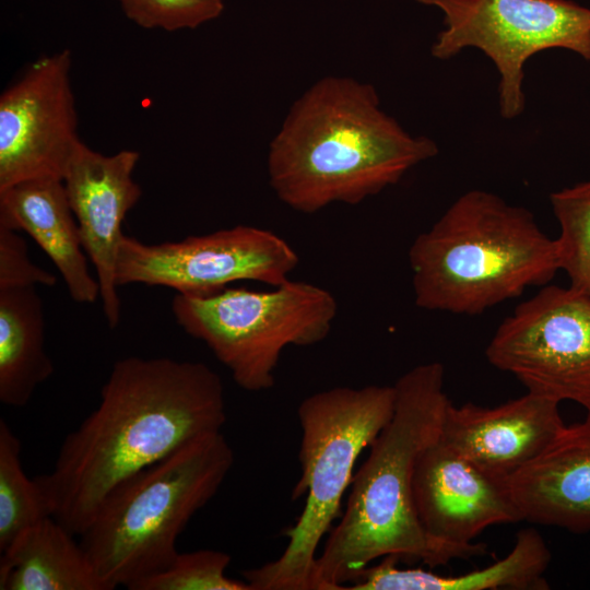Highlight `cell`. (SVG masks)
Here are the masks:
<instances>
[{
  "label": "cell",
  "instance_id": "cell-1",
  "mask_svg": "<svg viewBox=\"0 0 590 590\" xmlns=\"http://www.w3.org/2000/svg\"><path fill=\"white\" fill-rule=\"evenodd\" d=\"M220 376L201 362L117 361L97 408L70 434L49 473L37 476L55 517L80 536L121 482L186 444L222 432Z\"/></svg>",
  "mask_w": 590,
  "mask_h": 590
},
{
  "label": "cell",
  "instance_id": "cell-2",
  "mask_svg": "<svg viewBox=\"0 0 590 590\" xmlns=\"http://www.w3.org/2000/svg\"><path fill=\"white\" fill-rule=\"evenodd\" d=\"M438 153L380 107L371 84L326 76L292 106L268 151L269 184L284 204L315 213L358 204Z\"/></svg>",
  "mask_w": 590,
  "mask_h": 590
},
{
  "label": "cell",
  "instance_id": "cell-3",
  "mask_svg": "<svg viewBox=\"0 0 590 590\" xmlns=\"http://www.w3.org/2000/svg\"><path fill=\"white\" fill-rule=\"evenodd\" d=\"M444 379V366L433 362L413 367L393 385V415L370 444L353 476L345 511L317 557V590H344L370 562L389 555L435 567L485 552L433 542L415 510V464L439 437L451 402Z\"/></svg>",
  "mask_w": 590,
  "mask_h": 590
},
{
  "label": "cell",
  "instance_id": "cell-4",
  "mask_svg": "<svg viewBox=\"0 0 590 590\" xmlns=\"http://www.w3.org/2000/svg\"><path fill=\"white\" fill-rule=\"evenodd\" d=\"M415 304L477 315L544 286L559 270L556 239L530 211L471 190L459 197L409 250Z\"/></svg>",
  "mask_w": 590,
  "mask_h": 590
},
{
  "label": "cell",
  "instance_id": "cell-5",
  "mask_svg": "<svg viewBox=\"0 0 590 590\" xmlns=\"http://www.w3.org/2000/svg\"><path fill=\"white\" fill-rule=\"evenodd\" d=\"M234 464L222 432L194 439L116 486L80 535L108 590L128 589L164 570L194 514L217 493Z\"/></svg>",
  "mask_w": 590,
  "mask_h": 590
},
{
  "label": "cell",
  "instance_id": "cell-6",
  "mask_svg": "<svg viewBox=\"0 0 590 590\" xmlns=\"http://www.w3.org/2000/svg\"><path fill=\"white\" fill-rule=\"evenodd\" d=\"M394 404L393 385L334 387L300 402V476L292 499L305 495L304 509L285 532L281 556L243 571L251 590H317L318 546L339 517L358 457L391 420Z\"/></svg>",
  "mask_w": 590,
  "mask_h": 590
},
{
  "label": "cell",
  "instance_id": "cell-7",
  "mask_svg": "<svg viewBox=\"0 0 590 590\" xmlns=\"http://www.w3.org/2000/svg\"><path fill=\"white\" fill-rule=\"evenodd\" d=\"M177 324L203 342L243 389L259 392L274 385L283 350L323 341L338 314L326 288L288 280L270 291L226 287L213 294H176Z\"/></svg>",
  "mask_w": 590,
  "mask_h": 590
},
{
  "label": "cell",
  "instance_id": "cell-8",
  "mask_svg": "<svg viewBox=\"0 0 590 590\" xmlns=\"http://www.w3.org/2000/svg\"><path fill=\"white\" fill-rule=\"evenodd\" d=\"M438 8L445 28L432 45L448 60L465 48L484 52L499 74L498 105L505 119L526 107L524 66L535 54L563 48L590 62V9L570 0H414Z\"/></svg>",
  "mask_w": 590,
  "mask_h": 590
},
{
  "label": "cell",
  "instance_id": "cell-9",
  "mask_svg": "<svg viewBox=\"0 0 590 590\" xmlns=\"http://www.w3.org/2000/svg\"><path fill=\"white\" fill-rule=\"evenodd\" d=\"M298 262L286 240L250 225L160 244H145L123 234L116 281L118 287L144 284L204 296L238 281L279 286L290 280Z\"/></svg>",
  "mask_w": 590,
  "mask_h": 590
},
{
  "label": "cell",
  "instance_id": "cell-10",
  "mask_svg": "<svg viewBox=\"0 0 590 590\" xmlns=\"http://www.w3.org/2000/svg\"><path fill=\"white\" fill-rule=\"evenodd\" d=\"M485 354L528 392L590 410V296L544 285L498 326Z\"/></svg>",
  "mask_w": 590,
  "mask_h": 590
},
{
  "label": "cell",
  "instance_id": "cell-11",
  "mask_svg": "<svg viewBox=\"0 0 590 590\" xmlns=\"http://www.w3.org/2000/svg\"><path fill=\"white\" fill-rule=\"evenodd\" d=\"M70 71V50L42 56L1 94L0 190L63 179L82 143Z\"/></svg>",
  "mask_w": 590,
  "mask_h": 590
},
{
  "label": "cell",
  "instance_id": "cell-12",
  "mask_svg": "<svg viewBox=\"0 0 590 590\" xmlns=\"http://www.w3.org/2000/svg\"><path fill=\"white\" fill-rule=\"evenodd\" d=\"M413 497L424 532L444 546L485 548L473 541L486 528L522 520L508 480L486 472L439 437L416 461Z\"/></svg>",
  "mask_w": 590,
  "mask_h": 590
},
{
  "label": "cell",
  "instance_id": "cell-13",
  "mask_svg": "<svg viewBox=\"0 0 590 590\" xmlns=\"http://www.w3.org/2000/svg\"><path fill=\"white\" fill-rule=\"evenodd\" d=\"M139 158L140 153L133 150L105 155L82 142L62 179L84 251L96 271L99 299L110 329L121 319L116 268L122 222L142 194L132 176Z\"/></svg>",
  "mask_w": 590,
  "mask_h": 590
},
{
  "label": "cell",
  "instance_id": "cell-14",
  "mask_svg": "<svg viewBox=\"0 0 590 590\" xmlns=\"http://www.w3.org/2000/svg\"><path fill=\"white\" fill-rule=\"evenodd\" d=\"M558 405L528 391L495 408L450 402L439 438L486 472L508 480L565 426Z\"/></svg>",
  "mask_w": 590,
  "mask_h": 590
},
{
  "label": "cell",
  "instance_id": "cell-15",
  "mask_svg": "<svg viewBox=\"0 0 590 590\" xmlns=\"http://www.w3.org/2000/svg\"><path fill=\"white\" fill-rule=\"evenodd\" d=\"M522 520L590 532V410L508 479Z\"/></svg>",
  "mask_w": 590,
  "mask_h": 590
},
{
  "label": "cell",
  "instance_id": "cell-16",
  "mask_svg": "<svg viewBox=\"0 0 590 590\" xmlns=\"http://www.w3.org/2000/svg\"><path fill=\"white\" fill-rule=\"evenodd\" d=\"M0 226L23 231L36 241L74 302L94 304L99 298L63 180L39 178L0 190Z\"/></svg>",
  "mask_w": 590,
  "mask_h": 590
},
{
  "label": "cell",
  "instance_id": "cell-17",
  "mask_svg": "<svg viewBox=\"0 0 590 590\" xmlns=\"http://www.w3.org/2000/svg\"><path fill=\"white\" fill-rule=\"evenodd\" d=\"M393 555L367 567L346 590H544L551 552L534 528L520 530L511 551L492 565L459 576H441L422 568H401Z\"/></svg>",
  "mask_w": 590,
  "mask_h": 590
},
{
  "label": "cell",
  "instance_id": "cell-18",
  "mask_svg": "<svg viewBox=\"0 0 590 590\" xmlns=\"http://www.w3.org/2000/svg\"><path fill=\"white\" fill-rule=\"evenodd\" d=\"M0 553V590H108L80 541L52 516Z\"/></svg>",
  "mask_w": 590,
  "mask_h": 590
},
{
  "label": "cell",
  "instance_id": "cell-19",
  "mask_svg": "<svg viewBox=\"0 0 590 590\" xmlns=\"http://www.w3.org/2000/svg\"><path fill=\"white\" fill-rule=\"evenodd\" d=\"M54 373L45 350L44 308L36 286L0 288V401L27 404Z\"/></svg>",
  "mask_w": 590,
  "mask_h": 590
},
{
  "label": "cell",
  "instance_id": "cell-20",
  "mask_svg": "<svg viewBox=\"0 0 590 590\" xmlns=\"http://www.w3.org/2000/svg\"><path fill=\"white\" fill-rule=\"evenodd\" d=\"M21 451L20 439L0 420V552L26 529L52 516L38 481L23 470Z\"/></svg>",
  "mask_w": 590,
  "mask_h": 590
},
{
  "label": "cell",
  "instance_id": "cell-21",
  "mask_svg": "<svg viewBox=\"0 0 590 590\" xmlns=\"http://www.w3.org/2000/svg\"><path fill=\"white\" fill-rule=\"evenodd\" d=\"M550 201L560 226L559 269L570 287L590 296V180L553 192Z\"/></svg>",
  "mask_w": 590,
  "mask_h": 590
},
{
  "label": "cell",
  "instance_id": "cell-22",
  "mask_svg": "<svg viewBox=\"0 0 590 590\" xmlns=\"http://www.w3.org/2000/svg\"><path fill=\"white\" fill-rule=\"evenodd\" d=\"M231 556L215 550L179 553L162 571L131 590H251L245 580L229 578L225 571Z\"/></svg>",
  "mask_w": 590,
  "mask_h": 590
},
{
  "label": "cell",
  "instance_id": "cell-23",
  "mask_svg": "<svg viewBox=\"0 0 590 590\" xmlns=\"http://www.w3.org/2000/svg\"><path fill=\"white\" fill-rule=\"evenodd\" d=\"M128 19L143 28H196L220 16L223 0H117Z\"/></svg>",
  "mask_w": 590,
  "mask_h": 590
},
{
  "label": "cell",
  "instance_id": "cell-24",
  "mask_svg": "<svg viewBox=\"0 0 590 590\" xmlns=\"http://www.w3.org/2000/svg\"><path fill=\"white\" fill-rule=\"evenodd\" d=\"M56 281L54 273L31 260L27 245L16 231L0 226V288L52 287Z\"/></svg>",
  "mask_w": 590,
  "mask_h": 590
}]
</instances>
